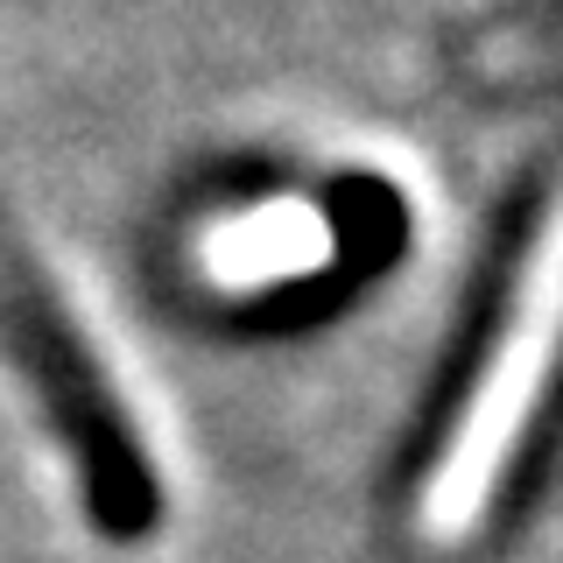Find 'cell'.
Here are the masks:
<instances>
[{
  "instance_id": "3957f363",
  "label": "cell",
  "mask_w": 563,
  "mask_h": 563,
  "mask_svg": "<svg viewBox=\"0 0 563 563\" xmlns=\"http://www.w3.org/2000/svg\"><path fill=\"white\" fill-rule=\"evenodd\" d=\"M22 331H29V360H35V374H43L49 401L64 395V422H70V437L85 444V457H92L99 493H113V500L134 515V507L148 500V486H141V472H134V444H128V430H120V416H106L99 380H92V366H85L78 339H70V324L49 317L43 303H29Z\"/></svg>"
},
{
  "instance_id": "7a4b0ae2",
  "label": "cell",
  "mask_w": 563,
  "mask_h": 563,
  "mask_svg": "<svg viewBox=\"0 0 563 563\" xmlns=\"http://www.w3.org/2000/svg\"><path fill=\"white\" fill-rule=\"evenodd\" d=\"M331 261V219L303 198H268L233 219H211L198 233V268L219 289H275L303 282Z\"/></svg>"
},
{
  "instance_id": "6da1fadb",
  "label": "cell",
  "mask_w": 563,
  "mask_h": 563,
  "mask_svg": "<svg viewBox=\"0 0 563 563\" xmlns=\"http://www.w3.org/2000/svg\"><path fill=\"white\" fill-rule=\"evenodd\" d=\"M556 352H563V190L550 198L536 240H528L515 310H507L500 339H493V352L479 360V374H472L465 416H457V430L444 437L437 465L422 472L416 536L430 542V550H457V542L493 515V493L515 472L521 437H528V422H536L542 395H550Z\"/></svg>"
}]
</instances>
